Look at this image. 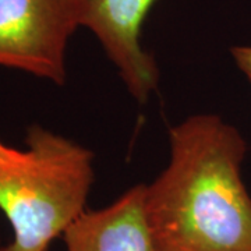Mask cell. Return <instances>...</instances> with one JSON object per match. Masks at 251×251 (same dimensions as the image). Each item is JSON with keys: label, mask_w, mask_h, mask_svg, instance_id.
<instances>
[{"label": "cell", "mask_w": 251, "mask_h": 251, "mask_svg": "<svg viewBox=\"0 0 251 251\" xmlns=\"http://www.w3.org/2000/svg\"><path fill=\"white\" fill-rule=\"evenodd\" d=\"M4 150H7V145H4L3 143H0V152H3Z\"/></svg>", "instance_id": "7"}, {"label": "cell", "mask_w": 251, "mask_h": 251, "mask_svg": "<svg viewBox=\"0 0 251 251\" xmlns=\"http://www.w3.org/2000/svg\"><path fill=\"white\" fill-rule=\"evenodd\" d=\"M171 161L144 184L155 251H251V196L242 180L247 144L215 115L169 131Z\"/></svg>", "instance_id": "1"}, {"label": "cell", "mask_w": 251, "mask_h": 251, "mask_svg": "<svg viewBox=\"0 0 251 251\" xmlns=\"http://www.w3.org/2000/svg\"><path fill=\"white\" fill-rule=\"evenodd\" d=\"M156 0H87L84 27L92 31L138 102H147L159 82L152 54L140 44L144 21Z\"/></svg>", "instance_id": "4"}, {"label": "cell", "mask_w": 251, "mask_h": 251, "mask_svg": "<svg viewBox=\"0 0 251 251\" xmlns=\"http://www.w3.org/2000/svg\"><path fill=\"white\" fill-rule=\"evenodd\" d=\"M232 56L237 67L251 81V46H236L232 49Z\"/></svg>", "instance_id": "6"}, {"label": "cell", "mask_w": 251, "mask_h": 251, "mask_svg": "<svg viewBox=\"0 0 251 251\" xmlns=\"http://www.w3.org/2000/svg\"><path fill=\"white\" fill-rule=\"evenodd\" d=\"M87 0H0V66L62 85L66 49Z\"/></svg>", "instance_id": "3"}, {"label": "cell", "mask_w": 251, "mask_h": 251, "mask_svg": "<svg viewBox=\"0 0 251 251\" xmlns=\"http://www.w3.org/2000/svg\"><path fill=\"white\" fill-rule=\"evenodd\" d=\"M64 251H155L144 212V184L110 205L84 211L63 233Z\"/></svg>", "instance_id": "5"}, {"label": "cell", "mask_w": 251, "mask_h": 251, "mask_svg": "<svg viewBox=\"0 0 251 251\" xmlns=\"http://www.w3.org/2000/svg\"><path fill=\"white\" fill-rule=\"evenodd\" d=\"M27 150L0 152V211L13 240L0 251H49L85 211L94 155L41 126L29 127Z\"/></svg>", "instance_id": "2"}]
</instances>
